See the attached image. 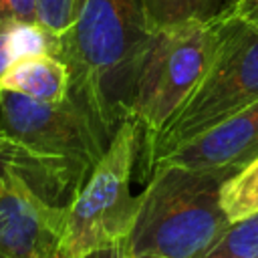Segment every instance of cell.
<instances>
[{
    "mask_svg": "<svg viewBox=\"0 0 258 258\" xmlns=\"http://www.w3.org/2000/svg\"><path fill=\"white\" fill-rule=\"evenodd\" d=\"M83 0H36V18L52 34L62 36L81 12Z\"/></svg>",
    "mask_w": 258,
    "mask_h": 258,
    "instance_id": "4fadbf2b",
    "label": "cell"
},
{
    "mask_svg": "<svg viewBox=\"0 0 258 258\" xmlns=\"http://www.w3.org/2000/svg\"><path fill=\"white\" fill-rule=\"evenodd\" d=\"M4 153H6V137L0 133V177H2V167H4Z\"/></svg>",
    "mask_w": 258,
    "mask_h": 258,
    "instance_id": "e0dca14e",
    "label": "cell"
},
{
    "mask_svg": "<svg viewBox=\"0 0 258 258\" xmlns=\"http://www.w3.org/2000/svg\"><path fill=\"white\" fill-rule=\"evenodd\" d=\"M0 258H10V256H6V254H2V252H0Z\"/></svg>",
    "mask_w": 258,
    "mask_h": 258,
    "instance_id": "ac0fdd59",
    "label": "cell"
},
{
    "mask_svg": "<svg viewBox=\"0 0 258 258\" xmlns=\"http://www.w3.org/2000/svg\"><path fill=\"white\" fill-rule=\"evenodd\" d=\"M141 153V131L129 117L113 133L105 153L67 208V230L60 258L127 240L141 196L131 194V175Z\"/></svg>",
    "mask_w": 258,
    "mask_h": 258,
    "instance_id": "8992f818",
    "label": "cell"
},
{
    "mask_svg": "<svg viewBox=\"0 0 258 258\" xmlns=\"http://www.w3.org/2000/svg\"><path fill=\"white\" fill-rule=\"evenodd\" d=\"M4 163L46 202L69 208L109 141L71 99L44 103L0 89Z\"/></svg>",
    "mask_w": 258,
    "mask_h": 258,
    "instance_id": "7a4b0ae2",
    "label": "cell"
},
{
    "mask_svg": "<svg viewBox=\"0 0 258 258\" xmlns=\"http://www.w3.org/2000/svg\"><path fill=\"white\" fill-rule=\"evenodd\" d=\"M151 40L139 0H83L73 26L58 36L56 58L69 69V97L107 141L131 117Z\"/></svg>",
    "mask_w": 258,
    "mask_h": 258,
    "instance_id": "6da1fadb",
    "label": "cell"
},
{
    "mask_svg": "<svg viewBox=\"0 0 258 258\" xmlns=\"http://www.w3.org/2000/svg\"><path fill=\"white\" fill-rule=\"evenodd\" d=\"M6 20L38 22L36 0H0V22Z\"/></svg>",
    "mask_w": 258,
    "mask_h": 258,
    "instance_id": "5bb4252c",
    "label": "cell"
},
{
    "mask_svg": "<svg viewBox=\"0 0 258 258\" xmlns=\"http://www.w3.org/2000/svg\"><path fill=\"white\" fill-rule=\"evenodd\" d=\"M230 10L228 2L208 18L153 32L131 107V119L141 131V149L161 131L206 73Z\"/></svg>",
    "mask_w": 258,
    "mask_h": 258,
    "instance_id": "5b68a950",
    "label": "cell"
},
{
    "mask_svg": "<svg viewBox=\"0 0 258 258\" xmlns=\"http://www.w3.org/2000/svg\"><path fill=\"white\" fill-rule=\"evenodd\" d=\"M79 258H135L131 248H129V242L127 240H119V242H113V244H105V246H99V248H93L85 254H81Z\"/></svg>",
    "mask_w": 258,
    "mask_h": 258,
    "instance_id": "9a60e30c",
    "label": "cell"
},
{
    "mask_svg": "<svg viewBox=\"0 0 258 258\" xmlns=\"http://www.w3.org/2000/svg\"><path fill=\"white\" fill-rule=\"evenodd\" d=\"M230 8V18L206 73L139 153L145 179L163 155L258 101V28L242 14L238 0H232Z\"/></svg>",
    "mask_w": 258,
    "mask_h": 258,
    "instance_id": "277c9868",
    "label": "cell"
},
{
    "mask_svg": "<svg viewBox=\"0 0 258 258\" xmlns=\"http://www.w3.org/2000/svg\"><path fill=\"white\" fill-rule=\"evenodd\" d=\"M69 69L60 58L54 54H32L10 64L0 79V89L44 103H58L69 97Z\"/></svg>",
    "mask_w": 258,
    "mask_h": 258,
    "instance_id": "9c48e42d",
    "label": "cell"
},
{
    "mask_svg": "<svg viewBox=\"0 0 258 258\" xmlns=\"http://www.w3.org/2000/svg\"><path fill=\"white\" fill-rule=\"evenodd\" d=\"M220 0H139L145 24L151 32L208 18L218 12Z\"/></svg>",
    "mask_w": 258,
    "mask_h": 258,
    "instance_id": "30bf717a",
    "label": "cell"
},
{
    "mask_svg": "<svg viewBox=\"0 0 258 258\" xmlns=\"http://www.w3.org/2000/svg\"><path fill=\"white\" fill-rule=\"evenodd\" d=\"M242 14L258 28V0H238Z\"/></svg>",
    "mask_w": 258,
    "mask_h": 258,
    "instance_id": "2e32d148",
    "label": "cell"
},
{
    "mask_svg": "<svg viewBox=\"0 0 258 258\" xmlns=\"http://www.w3.org/2000/svg\"><path fill=\"white\" fill-rule=\"evenodd\" d=\"M222 208L230 222L258 214V159L226 179L222 187Z\"/></svg>",
    "mask_w": 258,
    "mask_h": 258,
    "instance_id": "8fae6325",
    "label": "cell"
},
{
    "mask_svg": "<svg viewBox=\"0 0 258 258\" xmlns=\"http://www.w3.org/2000/svg\"><path fill=\"white\" fill-rule=\"evenodd\" d=\"M202 258H258V214L232 222Z\"/></svg>",
    "mask_w": 258,
    "mask_h": 258,
    "instance_id": "7c38bea8",
    "label": "cell"
},
{
    "mask_svg": "<svg viewBox=\"0 0 258 258\" xmlns=\"http://www.w3.org/2000/svg\"><path fill=\"white\" fill-rule=\"evenodd\" d=\"M67 208L38 196L6 163L0 177V252L10 258H60Z\"/></svg>",
    "mask_w": 258,
    "mask_h": 258,
    "instance_id": "52a82bcc",
    "label": "cell"
},
{
    "mask_svg": "<svg viewBox=\"0 0 258 258\" xmlns=\"http://www.w3.org/2000/svg\"><path fill=\"white\" fill-rule=\"evenodd\" d=\"M238 169L155 165L127 238L133 256L202 258L232 224L222 208V187Z\"/></svg>",
    "mask_w": 258,
    "mask_h": 258,
    "instance_id": "3957f363",
    "label": "cell"
},
{
    "mask_svg": "<svg viewBox=\"0 0 258 258\" xmlns=\"http://www.w3.org/2000/svg\"><path fill=\"white\" fill-rule=\"evenodd\" d=\"M254 159H258V101L238 115L175 147L155 165L173 163L185 167H244Z\"/></svg>",
    "mask_w": 258,
    "mask_h": 258,
    "instance_id": "ba28073f",
    "label": "cell"
}]
</instances>
